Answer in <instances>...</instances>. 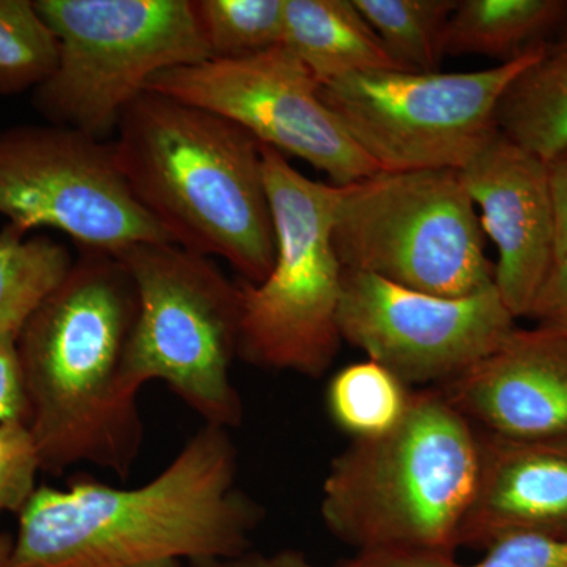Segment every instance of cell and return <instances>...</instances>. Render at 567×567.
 Segmentation results:
<instances>
[{
  "label": "cell",
  "mask_w": 567,
  "mask_h": 567,
  "mask_svg": "<svg viewBox=\"0 0 567 567\" xmlns=\"http://www.w3.org/2000/svg\"><path fill=\"white\" fill-rule=\"evenodd\" d=\"M174 567H185V566H174ZM186 567H229L227 563H194V565H189Z\"/></svg>",
  "instance_id": "4dcf8cb0"
},
{
  "label": "cell",
  "mask_w": 567,
  "mask_h": 567,
  "mask_svg": "<svg viewBox=\"0 0 567 567\" xmlns=\"http://www.w3.org/2000/svg\"><path fill=\"white\" fill-rule=\"evenodd\" d=\"M229 431L205 425L140 487L39 486L18 514L14 567H174L245 557L262 511L237 487Z\"/></svg>",
  "instance_id": "6da1fadb"
},
{
  "label": "cell",
  "mask_w": 567,
  "mask_h": 567,
  "mask_svg": "<svg viewBox=\"0 0 567 567\" xmlns=\"http://www.w3.org/2000/svg\"><path fill=\"white\" fill-rule=\"evenodd\" d=\"M112 151L134 199L174 245L221 257L245 282L270 275L276 235L256 137L147 91L123 112Z\"/></svg>",
  "instance_id": "3957f363"
},
{
  "label": "cell",
  "mask_w": 567,
  "mask_h": 567,
  "mask_svg": "<svg viewBox=\"0 0 567 567\" xmlns=\"http://www.w3.org/2000/svg\"><path fill=\"white\" fill-rule=\"evenodd\" d=\"M557 221V259L567 252V151L547 163Z\"/></svg>",
  "instance_id": "83f0119b"
},
{
  "label": "cell",
  "mask_w": 567,
  "mask_h": 567,
  "mask_svg": "<svg viewBox=\"0 0 567 567\" xmlns=\"http://www.w3.org/2000/svg\"><path fill=\"white\" fill-rule=\"evenodd\" d=\"M59 43L52 76L32 92L51 125L106 141L163 71L208 61L192 0H35Z\"/></svg>",
  "instance_id": "52a82bcc"
},
{
  "label": "cell",
  "mask_w": 567,
  "mask_h": 567,
  "mask_svg": "<svg viewBox=\"0 0 567 567\" xmlns=\"http://www.w3.org/2000/svg\"><path fill=\"white\" fill-rule=\"evenodd\" d=\"M516 317L494 286L468 297L417 292L379 276L344 270L342 341L405 385L442 386L498 349Z\"/></svg>",
  "instance_id": "7c38bea8"
},
{
  "label": "cell",
  "mask_w": 567,
  "mask_h": 567,
  "mask_svg": "<svg viewBox=\"0 0 567 567\" xmlns=\"http://www.w3.org/2000/svg\"><path fill=\"white\" fill-rule=\"evenodd\" d=\"M28 420L17 342L0 338V423Z\"/></svg>",
  "instance_id": "4316f807"
},
{
  "label": "cell",
  "mask_w": 567,
  "mask_h": 567,
  "mask_svg": "<svg viewBox=\"0 0 567 567\" xmlns=\"http://www.w3.org/2000/svg\"><path fill=\"white\" fill-rule=\"evenodd\" d=\"M41 462L28 425L0 423V514H20L35 494Z\"/></svg>",
  "instance_id": "d4e9b609"
},
{
  "label": "cell",
  "mask_w": 567,
  "mask_h": 567,
  "mask_svg": "<svg viewBox=\"0 0 567 567\" xmlns=\"http://www.w3.org/2000/svg\"><path fill=\"white\" fill-rule=\"evenodd\" d=\"M338 567H567V535L503 537L475 563L436 551H361Z\"/></svg>",
  "instance_id": "cb8c5ba5"
},
{
  "label": "cell",
  "mask_w": 567,
  "mask_h": 567,
  "mask_svg": "<svg viewBox=\"0 0 567 567\" xmlns=\"http://www.w3.org/2000/svg\"><path fill=\"white\" fill-rule=\"evenodd\" d=\"M458 0H353L399 69L436 71Z\"/></svg>",
  "instance_id": "ffe728a7"
},
{
  "label": "cell",
  "mask_w": 567,
  "mask_h": 567,
  "mask_svg": "<svg viewBox=\"0 0 567 567\" xmlns=\"http://www.w3.org/2000/svg\"><path fill=\"white\" fill-rule=\"evenodd\" d=\"M276 257L262 282L240 284L238 358L319 379L341 349L342 268L333 245L342 186L311 181L262 145Z\"/></svg>",
  "instance_id": "5b68a950"
},
{
  "label": "cell",
  "mask_w": 567,
  "mask_h": 567,
  "mask_svg": "<svg viewBox=\"0 0 567 567\" xmlns=\"http://www.w3.org/2000/svg\"><path fill=\"white\" fill-rule=\"evenodd\" d=\"M439 390L488 434L567 440V338L516 328L498 349Z\"/></svg>",
  "instance_id": "5bb4252c"
},
{
  "label": "cell",
  "mask_w": 567,
  "mask_h": 567,
  "mask_svg": "<svg viewBox=\"0 0 567 567\" xmlns=\"http://www.w3.org/2000/svg\"><path fill=\"white\" fill-rule=\"evenodd\" d=\"M480 468L461 546L514 535H567V440L506 439L477 431Z\"/></svg>",
  "instance_id": "9a60e30c"
},
{
  "label": "cell",
  "mask_w": 567,
  "mask_h": 567,
  "mask_svg": "<svg viewBox=\"0 0 567 567\" xmlns=\"http://www.w3.org/2000/svg\"><path fill=\"white\" fill-rule=\"evenodd\" d=\"M412 393L388 369L368 360L347 365L331 379L328 412L353 440L374 439L404 417Z\"/></svg>",
  "instance_id": "44dd1931"
},
{
  "label": "cell",
  "mask_w": 567,
  "mask_h": 567,
  "mask_svg": "<svg viewBox=\"0 0 567 567\" xmlns=\"http://www.w3.org/2000/svg\"><path fill=\"white\" fill-rule=\"evenodd\" d=\"M210 59L235 61L282 43L286 0H192Z\"/></svg>",
  "instance_id": "7402d4cb"
},
{
  "label": "cell",
  "mask_w": 567,
  "mask_h": 567,
  "mask_svg": "<svg viewBox=\"0 0 567 567\" xmlns=\"http://www.w3.org/2000/svg\"><path fill=\"white\" fill-rule=\"evenodd\" d=\"M136 287L117 256L80 251L17 341L28 425L41 472L91 464L126 480L144 442L140 390L125 358Z\"/></svg>",
  "instance_id": "7a4b0ae2"
},
{
  "label": "cell",
  "mask_w": 567,
  "mask_h": 567,
  "mask_svg": "<svg viewBox=\"0 0 567 567\" xmlns=\"http://www.w3.org/2000/svg\"><path fill=\"white\" fill-rule=\"evenodd\" d=\"M480 435L439 388L413 391L386 434L353 440L328 470L324 527L361 551L454 554L475 494Z\"/></svg>",
  "instance_id": "277c9868"
},
{
  "label": "cell",
  "mask_w": 567,
  "mask_h": 567,
  "mask_svg": "<svg viewBox=\"0 0 567 567\" xmlns=\"http://www.w3.org/2000/svg\"><path fill=\"white\" fill-rule=\"evenodd\" d=\"M117 257L137 295L125 358L128 382L141 391L159 380L205 425L238 427L244 402L230 372L238 357L240 284L210 257L174 244L134 245Z\"/></svg>",
  "instance_id": "8992f818"
},
{
  "label": "cell",
  "mask_w": 567,
  "mask_h": 567,
  "mask_svg": "<svg viewBox=\"0 0 567 567\" xmlns=\"http://www.w3.org/2000/svg\"><path fill=\"white\" fill-rule=\"evenodd\" d=\"M0 215L25 234L61 230L78 251L173 244L134 199L112 144L51 123L0 132Z\"/></svg>",
  "instance_id": "30bf717a"
},
{
  "label": "cell",
  "mask_w": 567,
  "mask_h": 567,
  "mask_svg": "<svg viewBox=\"0 0 567 567\" xmlns=\"http://www.w3.org/2000/svg\"><path fill=\"white\" fill-rule=\"evenodd\" d=\"M69 248L48 235L28 237L7 223L0 230V338L18 341L25 323L69 275Z\"/></svg>",
  "instance_id": "d6986e66"
},
{
  "label": "cell",
  "mask_w": 567,
  "mask_h": 567,
  "mask_svg": "<svg viewBox=\"0 0 567 567\" xmlns=\"http://www.w3.org/2000/svg\"><path fill=\"white\" fill-rule=\"evenodd\" d=\"M229 567H323L316 565L297 550H281L275 554H246L245 557L227 563ZM338 567V566H336Z\"/></svg>",
  "instance_id": "f1b7e54d"
},
{
  "label": "cell",
  "mask_w": 567,
  "mask_h": 567,
  "mask_svg": "<svg viewBox=\"0 0 567 567\" xmlns=\"http://www.w3.org/2000/svg\"><path fill=\"white\" fill-rule=\"evenodd\" d=\"M13 546L14 537L9 533L0 532V567H14Z\"/></svg>",
  "instance_id": "f546056e"
},
{
  "label": "cell",
  "mask_w": 567,
  "mask_h": 567,
  "mask_svg": "<svg viewBox=\"0 0 567 567\" xmlns=\"http://www.w3.org/2000/svg\"><path fill=\"white\" fill-rule=\"evenodd\" d=\"M567 25V0H458L447 22L446 55L516 61Z\"/></svg>",
  "instance_id": "e0dca14e"
},
{
  "label": "cell",
  "mask_w": 567,
  "mask_h": 567,
  "mask_svg": "<svg viewBox=\"0 0 567 567\" xmlns=\"http://www.w3.org/2000/svg\"><path fill=\"white\" fill-rule=\"evenodd\" d=\"M546 44L486 70L352 74L322 85V100L383 173L461 171L496 132L503 93Z\"/></svg>",
  "instance_id": "9c48e42d"
},
{
  "label": "cell",
  "mask_w": 567,
  "mask_h": 567,
  "mask_svg": "<svg viewBox=\"0 0 567 567\" xmlns=\"http://www.w3.org/2000/svg\"><path fill=\"white\" fill-rule=\"evenodd\" d=\"M147 91L213 112L267 147L303 159L336 186L380 173L322 100V84L284 44L235 61L177 66Z\"/></svg>",
  "instance_id": "8fae6325"
},
{
  "label": "cell",
  "mask_w": 567,
  "mask_h": 567,
  "mask_svg": "<svg viewBox=\"0 0 567 567\" xmlns=\"http://www.w3.org/2000/svg\"><path fill=\"white\" fill-rule=\"evenodd\" d=\"M282 44L322 85L379 70H402L353 0H286Z\"/></svg>",
  "instance_id": "2e32d148"
},
{
  "label": "cell",
  "mask_w": 567,
  "mask_h": 567,
  "mask_svg": "<svg viewBox=\"0 0 567 567\" xmlns=\"http://www.w3.org/2000/svg\"><path fill=\"white\" fill-rule=\"evenodd\" d=\"M527 319H532L537 328L567 338V252L551 267Z\"/></svg>",
  "instance_id": "484cf974"
},
{
  "label": "cell",
  "mask_w": 567,
  "mask_h": 567,
  "mask_svg": "<svg viewBox=\"0 0 567 567\" xmlns=\"http://www.w3.org/2000/svg\"><path fill=\"white\" fill-rule=\"evenodd\" d=\"M495 123L499 133L544 162L567 151V33L548 41L539 58L511 82Z\"/></svg>",
  "instance_id": "ac0fdd59"
},
{
  "label": "cell",
  "mask_w": 567,
  "mask_h": 567,
  "mask_svg": "<svg viewBox=\"0 0 567 567\" xmlns=\"http://www.w3.org/2000/svg\"><path fill=\"white\" fill-rule=\"evenodd\" d=\"M333 245L344 270L417 292L462 298L495 284L480 215L453 169L380 171L342 186Z\"/></svg>",
  "instance_id": "ba28073f"
},
{
  "label": "cell",
  "mask_w": 567,
  "mask_h": 567,
  "mask_svg": "<svg viewBox=\"0 0 567 567\" xmlns=\"http://www.w3.org/2000/svg\"><path fill=\"white\" fill-rule=\"evenodd\" d=\"M58 62V39L35 0H0V96L35 91Z\"/></svg>",
  "instance_id": "603a6c76"
},
{
  "label": "cell",
  "mask_w": 567,
  "mask_h": 567,
  "mask_svg": "<svg viewBox=\"0 0 567 567\" xmlns=\"http://www.w3.org/2000/svg\"><path fill=\"white\" fill-rule=\"evenodd\" d=\"M498 251L495 287L511 315L527 317L557 262V221L547 162L496 130L457 171Z\"/></svg>",
  "instance_id": "4fadbf2b"
}]
</instances>
